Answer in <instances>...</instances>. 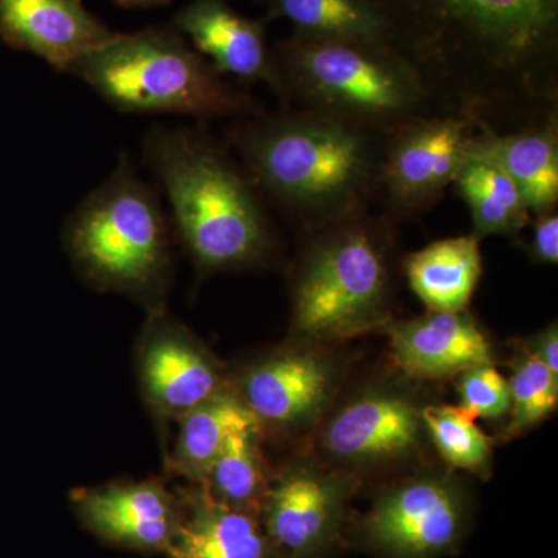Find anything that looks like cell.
<instances>
[{
  "label": "cell",
  "instance_id": "1",
  "mask_svg": "<svg viewBox=\"0 0 558 558\" xmlns=\"http://www.w3.org/2000/svg\"><path fill=\"white\" fill-rule=\"evenodd\" d=\"M436 106L497 131L558 116V0H373Z\"/></svg>",
  "mask_w": 558,
  "mask_h": 558
},
{
  "label": "cell",
  "instance_id": "2",
  "mask_svg": "<svg viewBox=\"0 0 558 558\" xmlns=\"http://www.w3.org/2000/svg\"><path fill=\"white\" fill-rule=\"evenodd\" d=\"M385 138L292 108L256 112L230 132L264 199L304 231L369 208L379 190Z\"/></svg>",
  "mask_w": 558,
  "mask_h": 558
},
{
  "label": "cell",
  "instance_id": "3",
  "mask_svg": "<svg viewBox=\"0 0 558 558\" xmlns=\"http://www.w3.org/2000/svg\"><path fill=\"white\" fill-rule=\"evenodd\" d=\"M143 156L170 204L171 226L201 270L245 269L270 258L267 201L204 128L156 124L143 140Z\"/></svg>",
  "mask_w": 558,
  "mask_h": 558
},
{
  "label": "cell",
  "instance_id": "4",
  "mask_svg": "<svg viewBox=\"0 0 558 558\" xmlns=\"http://www.w3.org/2000/svg\"><path fill=\"white\" fill-rule=\"evenodd\" d=\"M269 86L288 108L380 135L442 113L413 65L379 40H279Z\"/></svg>",
  "mask_w": 558,
  "mask_h": 558
},
{
  "label": "cell",
  "instance_id": "5",
  "mask_svg": "<svg viewBox=\"0 0 558 558\" xmlns=\"http://www.w3.org/2000/svg\"><path fill=\"white\" fill-rule=\"evenodd\" d=\"M304 233L292 279L296 336L322 344L387 326L391 219L368 208Z\"/></svg>",
  "mask_w": 558,
  "mask_h": 558
},
{
  "label": "cell",
  "instance_id": "6",
  "mask_svg": "<svg viewBox=\"0 0 558 558\" xmlns=\"http://www.w3.org/2000/svg\"><path fill=\"white\" fill-rule=\"evenodd\" d=\"M70 73L119 112L201 120L256 113L247 92L227 83L171 25L112 33Z\"/></svg>",
  "mask_w": 558,
  "mask_h": 558
},
{
  "label": "cell",
  "instance_id": "7",
  "mask_svg": "<svg viewBox=\"0 0 558 558\" xmlns=\"http://www.w3.org/2000/svg\"><path fill=\"white\" fill-rule=\"evenodd\" d=\"M171 223L159 194L121 156L119 167L70 216L65 247L101 289L159 295L170 267Z\"/></svg>",
  "mask_w": 558,
  "mask_h": 558
},
{
  "label": "cell",
  "instance_id": "8",
  "mask_svg": "<svg viewBox=\"0 0 558 558\" xmlns=\"http://www.w3.org/2000/svg\"><path fill=\"white\" fill-rule=\"evenodd\" d=\"M468 524L461 484L421 473L381 492L363 520L362 538L380 558H440L458 549Z\"/></svg>",
  "mask_w": 558,
  "mask_h": 558
},
{
  "label": "cell",
  "instance_id": "9",
  "mask_svg": "<svg viewBox=\"0 0 558 558\" xmlns=\"http://www.w3.org/2000/svg\"><path fill=\"white\" fill-rule=\"evenodd\" d=\"M478 121L459 113H433L385 138L377 197L389 219L416 216L435 205L469 159Z\"/></svg>",
  "mask_w": 558,
  "mask_h": 558
},
{
  "label": "cell",
  "instance_id": "10",
  "mask_svg": "<svg viewBox=\"0 0 558 558\" xmlns=\"http://www.w3.org/2000/svg\"><path fill=\"white\" fill-rule=\"evenodd\" d=\"M424 407L413 392L392 385L362 389L325 418L319 449L330 464L352 476L403 464L427 446Z\"/></svg>",
  "mask_w": 558,
  "mask_h": 558
},
{
  "label": "cell",
  "instance_id": "11",
  "mask_svg": "<svg viewBox=\"0 0 558 558\" xmlns=\"http://www.w3.org/2000/svg\"><path fill=\"white\" fill-rule=\"evenodd\" d=\"M355 486V476L317 465H295L270 481L259 515L275 556H326L339 542Z\"/></svg>",
  "mask_w": 558,
  "mask_h": 558
},
{
  "label": "cell",
  "instance_id": "12",
  "mask_svg": "<svg viewBox=\"0 0 558 558\" xmlns=\"http://www.w3.org/2000/svg\"><path fill=\"white\" fill-rule=\"evenodd\" d=\"M339 379V365L326 352L288 349L255 363L236 392L260 427L304 428L325 416Z\"/></svg>",
  "mask_w": 558,
  "mask_h": 558
},
{
  "label": "cell",
  "instance_id": "13",
  "mask_svg": "<svg viewBox=\"0 0 558 558\" xmlns=\"http://www.w3.org/2000/svg\"><path fill=\"white\" fill-rule=\"evenodd\" d=\"M112 33L83 0H0L3 44L35 54L58 72H72Z\"/></svg>",
  "mask_w": 558,
  "mask_h": 558
},
{
  "label": "cell",
  "instance_id": "14",
  "mask_svg": "<svg viewBox=\"0 0 558 558\" xmlns=\"http://www.w3.org/2000/svg\"><path fill=\"white\" fill-rule=\"evenodd\" d=\"M392 357L407 376L440 380L494 363L486 333L468 311H428L421 317L389 322Z\"/></svg>",
  "mask_w": 558,
  "mask_h": 558
},
{
  "label": "cell",
  "instance_id": "15",
  "mask_svg": "<svg viewBox=\"0 0 558 558\" xmlns=\"http://www.w3.org/2000/svg\"><path fill=\"white\" fill-rule=\"evenodd\" d=\"M143 347V385L160 413L180 418L226 387L216 360L168 319H154Z\"/></svg>",
  "mask_w": 558,
  "mask_h": 558
},
{
  "label": "cell",
  "instance_id": "16",
  "mask_svg": "<svg viewBox=\"0 0 558 558\" xmlns=\"http://www.w3.org/2000/svg\"><path fill=\"white\" fill-rule=\"evenodd\" d=\"M73 499L92 532L124 548L167 553L178 531V505L154 481L78 492Z\"/></svg>",
  "mask_w": 558,
  "mask_h": 558
},
{
  "label": "cell",
  "instance_id": "17",
  "mask_svg": "<svg viewBox=\"0 0 558 558\" xmlns=\"http://www.w3.org/2000/svg\"><path fill=\"white\" fill-rule=\"evenodd\" d=\"M171 27L186 36L219 75L241 83L269 84L271 47L266 21L250 20L229 0H191L172 17Z\"/></svg>",
  "mask_w": 558,
  "mask_h": 558
},
{
  "label": "cell",
  "instance_id": "18",
  "mask_svg": "<svg viewBox=\"0 0 558 558\" xmlns=\"http://www.w3.org/2000/svg\"><path fill=\"white\" fill-rule=\"evenodd\" d=\"M469 157L490 161L519 186L532 215L558 202V116L515 130L483 126L470 143Z\"/></svg>",
  "mask_w": 558,
  "mask_h": 558
},
{
  "label": "cell",
  "instance_id": "19",
  "mask_svg": "<svg viewBox=\"0 0 558 558\" xmlns=\"http://www.w3.org/2000/svg\"><path fill=\"white\" fill-rule=\"evenodd\" d=\"M170 558H277L258 517L230 508L197 486L185 494Z\"/></svg>",
  "mask_w": 558,
  "mask_h": 558
},
{
  "label": "cell",
  "instance_id": "20",
  "mask_svg": "<svg viewBox=\"0 0 558 558\" xmlns=\"http://www.w3.org/2000/svg\"><path fill=\"white\" fill-rule=\"evenodd\" d=\"M403 267L428 311H468L483 274L480 240L469 234L433 242L407 256Z\"/></svg>",
  "mask_w": 558,
  "mask_h": 558
},
{
  "label": "cell",
  "instance_id": "21",
  "mask_svg": "<svg viewBox=\"0 0 558 558\" xmlns=\"http://www.w3.org/2000/svg\"><path fill=\"white\" fill-rule=\"evenodd\" d=\"M248 428H260L258 418L236 391L223 387L180 417L175 470L199 483L230 436Z\"/></svg>",
  "mask_w": 558,
  "mask_h": 558
},
{
  "label": "cell",
  "instance_id": "22",
  "mask_svg": "<svg viewBox=\"0 0 558 558\" xmlns=\"http://www.w3.org/2000/svg\"><path fill=\"white\" fill-rule=\"evenodd\" d=\"M454 185L473 220V234L520 236L531 220V209L519 186L490 161L469 157L459 170Z\"/></svg>",
  "mask_w": 558,
  "mask_h": 558
},
{
  "label": "cell",
  "instance_id": "23",
  "mask_svg": "<svg viewBox=\"0 0 558 558\" xmlns=\"http://www.w3.org/2000/svg\"><path fill=\"white\" fill-rule=\"evenodd\" d=\"M267 20H286L299 38L312 40H379L388 27L373 0H266ZM389 46V44H388Z\"/></svg>",
  "mask_w": 558,
  "mask_h": 558
},
{
  "label": "cell",
  "instance_id": "24",
  "mask_svg": "<svg viewBox=\"0 0 558 558\" xmlns=\"http://www.w3.org/2000/svg\"><path fill=\"white\" fill-rule=\"evenodd\" d=\"M260 428L234 433L209 465L202 487L213 498L259 517L270 481L259 449Z\"/></svg>",
  "mask_w": 558,
  "mask_h": 558
},
{
  "label": "cell",
  "instance_id": "25",
  "mask_svg": "<svg viewBox=\"0 0 558 558\" xmlns=\"http://www.w3.org/2000/svg\"><path fill=\"white\" fill-rule=\"evenodd\" d=\"M428 442L453 469L484 475L490 469L492 440L461 407L425 405L422 411Z\"/></svg>",
  "mask_w": 558,
  "mask_h": 558
},
{
  "label": "cell",
  "instance_id": "26",
  "mask_svg": "<svg viewBox=\"0 0 558 558\" xmlns=\"http://www.w3.org/2000/svg\"><path fill=\"white\" fill-rule=\"evenodd\" d=\"M510 389L509 436H517L548 418L558 405V377L526 348L513 359Z\"/></svg>",
  "mask_w": 558,
  "mask_h": 558
},
{
  "label": "cell",
  "instance_id": "27",
  "mask_svg": "<svg viewBox=\"0 0 558 558\" xmlns=\"http://www.w3.org/2000/svg\"><path fill=\"white\" fill-rule=\"evenodd\" d=\"M458 391L461 402L459 407L468 411L470 416L498 418L509 413V384L494 363L459 374Z\"/></svg>",
  "mask_w": 558,
  "mask_h": 558
},
{
  "label": "cell",
  "instance_id": "28",
  "mask_svg": "<svg viewBox=\"0 0 558 558\" xmlns=\"http://www.w3.org/2000/svg\"><path fill=\"white\" fill-rule=\"evenodd\" d=\"M527 227V252L532 260L538 264H557L558 260V215L557 207L535 213Z\"/></svg>",
  "mask_w": 558,
  "mask_h": 558
},
{
  "label": "cell",
  "instance_id": "29",
  "mask_svg": "<svg viewBox=\"0 0 558 558\" xmlns=\"http://www.w3.org/2000/svg\"><path fill=\"white\" fill-rule=\"evenodd\" d=\"M524 348L535 359L539 360L554 376L558 377V330L556 323L543 329L542 332L535 333L532 339L526 341Z\"/></svg>",
  "mask_w": 558,
  "mask_h": 558
},
{
  "label": "cell",
  "instance_id": "30",
  "mask_svg": "<svg viewBox=\"0 0 558 558\" xmlns=\"http://www.w3.org/2000/svg\"><path fill=\"white\" fill-rule=\"evenodd\" d=\"M113 2L124 10H146L168 5V3H171V0H113Z\"/></svg>",
  "mask_w": 558,
  "mask_h": 558
}]
</instances>
